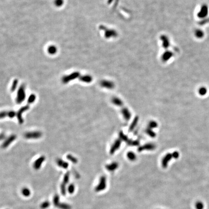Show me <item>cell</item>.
<instances>
[{
  "label": "cell",
  "instance_id": "20",
  "mask_svg": "<svg viewBox=\"0 0 209 209\" xmlns=\"http://www.w3.org/2000/svg\"><path fill=\"white\" fill-rule=\"evenodd\" d=\"M17 84H18V81L17 79L14 80L13 83H12V85L11 88V91H14L16 90V89L17 88Z\"/></svg>",
  "mask_w": 209,
  "mask_h": 209
},
{
  "label": "cell",
  "instance_id": "16",
  "mask_svg": "<svg viewBox=\"0 0 209 209\" xmlns=\"http://www.w3.org/2000/svg\"><path fill=\"white\" fill-rule=\"evenodd\" d=\"M112 101L114 104L118 106H121L122 105V102L121 101V100L119 98L117 97H114L113 98L112 100Z\"/></svg>",
  "mask_w": 209,
  "mask_h": 209
},
{
  "label": "cell",
  "instance_id": "9",
  "mask_svg": "<svg viewBox=\"0 0 209 209\" xmlns=\"http://www.w3.org/2000/svg\"><path fill=\"white\" fill-rule=\"evenodd\" d=\"M45 157L44 156H41L37 160L34 162V167L35 169H38L40 168L41 164L42 163L44 162L45 160Z\"/></svg>",
  "mask_w": 209,
  "mask_h": 209
},
{
  "label": "cell",
  "instance_id": "28",
  "mask_svg": "<svg viewBox=\"0 0 209 209\" xmlns=\"http://www.w3.org/2000/svg\"><path fill=\"white\" fill-rule=\"evenodd\" d=\"M23 194H24L25 196H28L30 195V191L29 190V189H24L23 190Z\"/></svg>",
  "mask_w": 209,
  "mask_h": 209
},
{
  "label": "cell",
  "instance_id": "15",
  "mask_svg": "<svg viewBox=\"0 0 209 209\" xmlns=\"http://www.w3.org/2000/svg\"><path fill=\"white\" fill-rule=\"evenodd\" d=\"M169 158H170V155H166L165 157H164V158L163 159L162 162V165L163 167L164 168H165L167 167L168 163V162H169V159H170Z\"/></svg>",
  "mask_w": 209,
  "mask_h": 209
},
{
  "label": "cell",
  "instance_id": "3",
  "mask_svg": "<svg viewBox=\"0 0 209 209\" xmlns=\"http://www.w3.org/2000/svg\"><path fill=\"white\" fill-rule=\"evenodd\" d=\"M79 74L78 72L73 73L69 75L64 76L62 78V82L64 84L67 83L69 82L78 78V77L79 76Z\"/></svg>",
  "mask_w": 209,
  "mask_h": 209
},
{
  "label": "cell",
  "instance_id": "5",
  "mask_svg": "<svg viewBox=\"0 0 209 209\" xmlns=\"http://www.w3.org/2000/svg\"><path fill=\"white\" fill-rule=\"evenodd\" d=\"M29 108V107L28 106H25L23 108H21L20 110H19V111H18V112L17 113V119L19 121V122L20 124H22L23 122V120L22 118V113L26 110H28Z\"/></svg>",
  "mask_w": 209,
  "mask_h": 209
},
{
  "label": "cell",
  "instance_id": "11",
  "mask_svg": "<svg viewBox=\"0 0 209 209\" xmlns=\"http://www.w3.org/2000/svg\"><path fill=\"white\" fill-rule=\"evenodd\" d=\"M155 148V145L153 144H147L143 146L142 147H141L140 148H139L138 150L140 152L143 150H152Z\"/></svg>",
  "mask_w": 209,
  "mask_h": 209
},
{
  "label": "cell",
  "instance_id": "14",
  "mask_svg": "<svg viewBox=\"0 0 209 209\" xmlns=\"http://www.w3.org/2000/svg\"><path fill=\"white\" fill-rule=\"evenodd\" d=\"M57 163L58 165H59L60 167H62L64 169H66L67 168L68 165V164L66 162H65L62 160L60 159H58L57 161Z\"/></svg>",
  "mask_w": 209,
  "mask_h": 209
},
{
  "label": "cell",
  "instance_id": "21",
  "mask_svg": "<svg viewBox=\"0 0 209 209\" xmlns=\"http://www.w3.org/2000/svg\"><path fill=\"white\" fill-rule=\"evenodd\" d=\"M196 209H203L204 208V204L201 201H198L196 203Z\"/></svg>",
  "mask_w": 209,
  "mask_h": 209
},
{
  "label": "cell",
  "instance_id": "6",
  "mask_svg": "<svg viewBox=\"0 0 209 209\" xmlns=\"http://www.w3.org/2000/svg\"><path fill=\"white\" fill-rule=\"evenodd\" d=\"M208 13V7L206 5H203L201 7L200 10L199 11V13L198 14V16L203 18L206 17Z\"/></svg>",
  "mask_w": 209,
  "mask_h": 209
},
{
  "label": "cell",
  "instance_id": "30",
  "mask_svg": "<svg viewBox=\"0 0 209 209\" xmlns=\"http://www.w3.org/2000/svg\"><path fill=\"white\" fill-rule=\"evenodd\" d=\"M69 191L70 192H73L74 191V186L73 185H71L69 187Z\"/></svg>",
  "mask_w": 209,
  "mask_h": 209
},
{
  "label": "cell",
  "instance_id": "2",
  "mask_svg": "<svg viewBox=\"0 0 209 209\" xmlns=\"http://www.w3.org/2000/svg\"><path fill=\"white\" fill-rule=\"evenodd\" d=\"M107 187V180L104 176H102L100 178L98 185L95 188V191L97 192L102 191L106 188Z\"/></svg>",
  "mask_w": 209,
  "mask_h": 209
},
{
  "label": "cell",
  "instance_id": "7",
  "mask_svg": "<svg viewBox=\"0 0 209 209\" xmlns=\"http://www.w3.org/2000/svg\"><path fill=\"white\" fill-rule=\"evenodd\" d=\"M121 139H118L115 142L110 149V153L111 154L113 153L116 150H117L119 148L121 145Z\"/></svg>",
  "mask_w": 209,
  "mask_h": 209
},
{
  "label": "cell",
  "instance_id": "23",
  "mask_svg": "<svg viewBox=\"0 0 209 209\" xmlns=\"http://www.w3.org/2000/svg\"><path fill=\"white\" fill-rule=\"evenodd\" d=\"M157 126V124L155 121H151L149 124V128H150V129L155 128Z\"/></svg>",
  "mask_w": 209,
  "mask_h": 209
},
{
  "label": "cell",
  "instance_id": "25",
  "mask_svg": "<svg viewBox=\"0 0 209 209\" xmlns=\"http://www.w3.org/2000/svg\"><path fill=\"white\" fill-rule=\"evenodd\" d=\"M80 79L81 80V81L86 82H89L91 81V78L89 77L88 76L82 77L80 78Z\"/></svg>",
  "mask_w": 209,
  "mask_h": 209
},
{
  "label": "cell",
  "instance_id": "29",
  "mask_svg": "<svg viewBox=\"0 0 209 209\" xmlns=\"http://www.w3.org/2000/svg\"><path fill=\"white\" fill-rule=\"evenodd\" d=\"M120 135V138H121V140H124L125 141H126V140H127V137L125 135H124L122 133H121Z\"/></svg>",
  "mask_w": 209,
  "mask_h": 209
},
{
  "label": "cell",
  "instance_id": "8",
  "mask_svg": "<svg viewBox=\"0 0 209 209\" xmlns=\"http://www.w3.org/2000/svg\"><path fill=\"white\" fill-rule=\"evenodd\" d=\"M119 164L116 162L112 163L110 164L106 165V169L108 171H114L115 170L118 169Z\"/></svg>",
  "mask_w": 209,
  "mask_h": 209
},
{
  "label": "cell",
  "instance_id": "19",
  "mask_svg": "<svg viewBox=\"0 0 209 209\" xmlns=\"http://www.w3.org/2000/svg\"><path fill=\"white\" fill-rule=\"evenodd\" d=\"M64 3V0H54V3L55 5L57 7H61Z\"/></svg>",
  "mask_w": 209,
  "mask_h": 209
},
{
  "label": "cell",
  "instance_id": "17",
  "mask_svg": "<svg viewBox=\"0 0 209 209\" xmlns=\"http://www.w3.org/2000/svg\"><path fill=\"white\" fill-rule=\"evenodd\" d=\"M127 157L131 161H134L136 158V155L133 152H129L127 153Z\"/></svg>",
  "mask_w": 209,
  "mask_h": 209
},
{
  "label": "cell",
  "instance_id": "13",
  "mask_svg": "<svg viewBox=\"0 0 209 209\" xmlns=\"http://www.w3.org/2000/svg\"><path fill=\"white\" fill-rule=\"evenodd\" d=\"M47 52L51 55H54L57 52V48L55 46L51 45L47 48Z\"/></svg>",
  "mask_w": 209,
  "mask_h": 209
},
{
  "label": "cell",
  "instance_id": "22",
  "mask_svg": "<svg viewBox=\"0 0 209 209\" xmlns=\"http://www.w3.org/2000/svg\"><path fill=\"white\" fill-rule=\"evenodd\" d=\"M35 98H36V97H35V95H30V97H29V98L28 99V103H29V104H31V103H33V102L34 101V100H35Z\"/></svg>",
  "mask_w": 209,
  "mask_h": 209
},
{
  "label": "cell",
  "instance_id": "12",
  "mask_svg": "<svg viewBox=\"0 0 209 209\" xmlns=\"http://www.w3.org/2000/svg\"><path fill=\"white\" fill-rule=\"evenodd\" d=\"M121 113L125 120H128L130 119L131 117V113L127 108H124L121 110Z\"/></svg>",
  "mask_w": 209,
  "mask_h": 209
},
{
  "label": "cell",
  "instance_id": "27",
  "mask_svg": "<svg viewBox=\"0 0 209 209\" xmlns=\"http://www.w3.org/2000/svg\"><path fill=\"white\" fill-rule=\"evenodd\" d=\"M196 35L198 38H201L203 36V33L201 30H198L196 31Z\"/></svg>",
  "mask_w": 209,
  "mask_h": 209
},
{
  "label": "cell",
  "instance_id": "24",
  "mask_svg": "<svg viewBox=\"0 0 209 209\" xmlns=\"http://www.w3.org/2000/svg\"><path fill=\"white\" fill-rule=\"evenodd\" d=\"M67 158L68 160H70L72 162H73V163H76L77 162H78L77 159L76 158H75L74 156H72L71 155H67Z\"/></svg>",
  "mask_w": 209,
  "mask_h": 209
},
{
  "label": "cell",
  "instance_id": "4",
  "mask_svg": "<svg viewBox=\"0 0 209 209\" xmlns=\"http://www.w3.org/2000/svg\"><path fill=\"white\" fill-rule=\"evenodd\" d=\"M42 136V133L40 132H28L24 134V137L25 138H38Z\"/></svg>",
  "mask_w": 209,
  "mask_h": 209
},
{
  "label": "cell",
  "instance_id": "18",
  "mask_svg": "<svg viewBox=\"0 0 209 209\" xmlns=\"http://www.w3.org/2000/svg\"><path fill=\"white\" fill-rule=\"evenodd\" d=\"M138 121V117H136V118H135V119L134 120V121H133L132 124L130 126V128H129L130 131H132V130H133L134 129L135 126H136V125L137 124Z\"/></svg>",
  "mask_w": 209,
  "mask_h": 209
},
{
  "label": "cell",
  "instance_id": "10",
  "mask_svg": "<svg viewBox=\"0 0 209 209\" xmlns=\"http://www.w3.org/2000/svg\"><path fill=\"white\" fill-rule=\"evenodd\" d=\"M16 138V136L15 135H12L11 136H10V137L7 139L5 142H4L3 145L2 146L3 148H7L8 146H9L10 144V143L12 142H13L14 140Z\"/></svg>",
  "mask_w": 209,
  "mask_h": 209
},
{
  "label": "cell",
  "instance_id": "1",
  "mask_svg": "<svg viewBox=\"0 0 209 209\" xmlns=\"http://www.w3.org/2000/svg\"><path fill=\"white\" fill-rule=\"evenodd\" d=\"M25 86L24 84L21 85L19 88L17 94V97L16 99V102L17 104H20L25 98Z\"/></svg>",
  "mask_w": 209,
  "mask_h": 209
},
{
  "label": "cell",
  "instance_id": "26",
  "mask_svg": "<svg viewBox=\"0 0 209 209\" xmlns=\"http://www.w3.org/2000/svg\"><path fill=\"white\" fill-rule=\"evenodd\" d=\"M147 134H148L150 137H155V134L152 131V130H151V129L150 128V129H148L147 130Z\"/></svg>",
  "mask_w": 209,
  "mask_h": 209
}]
</instances>
